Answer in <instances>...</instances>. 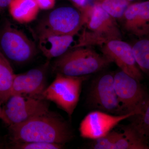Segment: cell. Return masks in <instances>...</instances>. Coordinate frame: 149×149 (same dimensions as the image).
I'll return each instance as SVG.
<instances>
[{"label":"cell","mask_w":149,"mask_h":149,"mask_svg":"<svg viewBox=\"0 0 149 149\" xmlns=\"http://www.w3.org/2000/svg\"><path fill=\"white\" fill-rule=\"evenodd\" d=\"M140 114L133 112L112 115L101 111H94L87 114L80 123V136L85 139L95 140L106 135L123 120Z\"/></svg>","instance_id":"30bf717a"},{"label":"cell","mask_w":149,"mask_h":149,"mask_svg":"<svg viewBox=\"0 0 149 149\" xmlns=\"http://www.w3.org/2000/svg\"><path fill=\"white\" fill-rule=\"evenodd\" d=\"M10 148L15 149H61L63 145L45 142H16L12 143Z\"/></svg>","instance_id":"44dd1931"},{"label":"cell","mask_w":149,"mask_h":149,"mask_svg":"<svg viewBox=\"0 0 149 149\" xmlns=\"http://www.w3.org/2000/svg\"><path fill=\"white\" fill-rule=\"evenodd\" d=\"M11 0H0V11L8 7Z\"/></svg>","instance_id":"d4e9b609"},{"label":"cell","mask_w":149,"mask_h":149,"mask_svg":"<svg viewBox=\"0 0 149 149\" xmlns=\"http://www.w3.org/2000/svg\"><path fill=\"white\" fill-rule=\"evenodd\" d=\"M101 47L102 54L121 70L139 81L143 78L142 71L136 63L132 46L121 40H113Z\"/></svg>","instance_id":"8fae6325"},{"label":"cell","mask_w":149,"mask_h":149,"mask_svg":"<svg viewBox=\"0 0 149 149\" xmlns=\"http://www.w3.org/2000/svg\"><path fill=\"white\" fill-rule=\"evenodd\" d=\"M123 29L139 38L149 32V0L130 3L120 19Z\"/></svg>","instance_id":"4fadbf2b"},{"label":"cell","mask_w":149,"mask_h":149,"mask_svg":"<svg viewBox=\"0 0 149 149\" xmlns=\"http://www.w3.org/2000/svg\"><path fill=\"white\" fill-rule=\"evenodd\" d=\"M113 83L125 113L137 112L141 114L149 103V95L140 81L121 70L114 74Z\"/></svg>","instance_id":"52a82bcc"},{"label":"cell","mask_w":149,"mask_h":149,"mask_svg":"<svg viewBox=\"0 0 149 149\" xmlns=\"http://www.w3.org/2000/svg\"><path fill=\"white\" fill-rule=\"evenodd\" d=\"M40 9L50 10L53 8L55 4V0H36Z\"/></svg>","instance_id":"603a6c76"},{"label":"cell","mask_w":149,"mask_h":149,"mask_svg":"<svg viewBox=\"0 0 149 149\" xmlns=\"http://www.w3.org/2000/svg\"><path fill=\"white\" fill-rule=\"evenodd\" d=\"M147 138L133 124L127 125L120 133L114 149H148Z\"/></svg>","instance_id":"2e32d148"},{"label":"cell","mask_w":149,"mask_h":149,"mask_svg":"<svg viewBox=\"0 0 149 149\" xmlns=\"http://www.w3.org/2000/svg\"><path fill=\"white\" fill-rule=\"evenodd\" d=\"M91 47H80L68 51L54 61V71L67 76L80 77L101 71L111 63L102 54Z\"/></svg>","instance_id":"3957f363"},{"label":"cell","mask_w":149,"mask_h":149,"mask_svg":"<svg viewBox=\"0 0 149 149\" xmlns=\"http://www.w3.org/2000/svg\"><path fill=\"white\" fill-rule=\"evenodd\" d=\"M136 121L133 124L146 138L149 137V103L141 114L135 116Z\"/></svg>","instance_id":"7402d4cb"},{"label":"cell","mask_w":149,"mask_h":149,"mask_svg":"<svg viewBox=\"0 0 149 149\" xmlns=\"http://www.w3.org/2000/svg\"><path fill=\"white\" fill-rule=\"evenodd\" d=\"M77 6L81 9L88 4V0H71Z\"/></svg>","instance_id":"cb8c5ba5"},{"label":"cell","mask_w":149,"mask_h":149,"mask_svg":"<svg viewBox=\"0 0 149 149\" xmlns=\"http://www.w3.org/2000/svg\"><path fill=\"white\" fill-rule=\"evenodd\" d=\"M8 8L13 19L20 23L34 21L40 9L36 0H11Z\"/></svg>","instance_id":"9a60e30c"},{"label":"cell","mask_w":149,"mask_h":149,"mask_svg":"<svg viewBox=\"0 0 149 149\" xmlns=\"http://www.w3.org/2000/svg\"><path fill=\"white\" fill-rule=\"evenodd\" d=\"M130 3L136 2L140 1H145V0H127Z\"/></svg>","instance_id":"484cf974"},{"label":"cell","mask_w":149,"mask_h":149,"mask_svg":"<svg viewBox=\"0 0 149 149\" xmlns=\"http://www.w3.org/2000/svg\"><path fill=\"white\" fill-rule=\"evenodd\" d=\"M83 17L82 31L72 48L101 46L111 40H122L116 19L97 3L80 9Z\"/></svg>","instance_id":"7a4b0ae2"},{"label":"cell","mask_w":149,"mask_h":149,"mask_svg":"<svg viewBox=\"0 0 149 149\" xmlns=\"http://www.w3.org/2000/svg\"><path fill=\"white\" fill-rule=\"evenodd\" d=\"M49 62L21 74H15L11 96L21 95L42 98L45 90L47 74Z\"/></svg>","instance_id":"7c38bea8"},{"label":"cell","mask_w":149,"mask_h":149,"mask_svg":"<svg viewBox=\"0 0 149 149\" xmlns=\"http://www.w3.org/2000/svg\"><path fill=\"white\" fill-rule=\"evenodd\" d=\"M120 133L111 131L105 136L94 140L91 148L94 149H114L115 146L120 136Z\"/></svg>","instance_id":"ffe728a7"},{"label":"cell","mask_w":149,"mask_h":149,"mask_svg":"<svg viewBox=\"0 0 149 149\" xmlns=\"http://www.w3.org/2000/svg\"><path fill=\"white\" fill-rule=\"evenodd\" d=\"M85 76L72 77L56 73L55 80L46 88L42 98L53 102L70 117L76 108Z\"/></svg>","instance_id":"277c9868"},{"label":"cell","mask_w":149,"mask_h":149,"mask_svg":"<svg viewBox=\"0 0 149 149\" xmlns=\"http://www.w3.org/2000/svg\"><path fill=\"white\" fill-rule=\"evenodd\" d=\"M74 36L48 32L38 33L39 49L49 59L58 58L69 50L74 42Z\"/></svg>","instance_id":"5bb4252c"},{"label":"cell","mask_w":149,"mask_h":149,"mask_svg":"<svg viewBox=\"0 0 149 149\" xmlns=\"http://www.w3.org/2000/svg\"><path fill=\"white\" fill-rule=\"evenodd\" d=\"M0 50L10 61L23 64L37 54L35 43L21 30L10 24L0 32Z\"/></svg>","instance_id":"8992f818"},{"label":"cell","mask_w":149,"mask_h":149,"mask_svg":"<svg viewBox=\"0 0 149 149\" xmlns=\"http://www.w3.org/2000/svg\"><path fill=\"white\" fill-rule=\"evenodd\" d=\"M83 17L81 11L74 8L63 6L54 10L38 26V33H54L75 36L82 29Z\"/></svg>","instance_id":"ba28073f"},{"label":"cell","mask_w":149,"mask_h":149,"mask_svg":"<svg viewBox=\"0 0 149 149\" xmlns=\"http://www.w3.org/2000/svg\"><path fill=\"white\" fill-rule=\"evenodd\" d=\"M9 132L12 143L39 142L64 145L72 138L67 123L50 111L22 123L9 125Z\"/></svg>","instance_id":"6da1fadb"},{"label":"cell","mask_w":149,"mask_h":149,"mask_svg":"<svg viewBox=\"0 0 149 149\" xmlns=\"http://www.w3.org/2000/svg\"><path fill=\"white\" fill-rule=\"evenodd\" d=\"M138 38L132 46L133 54L141 71L149 76V32Z\"/></svg>","instance_id":"ac0fdd59"},{"label":"cell","mask_w":149,"mask_h":149,"mask_svg":"<svg viewBox=\"0 0 149 149\" xmlns=\"http://www.w3.org/2000/svg\"><path fill=\"white\" fill-rule=\"evenodd\" d=\"M96 2L116 19L121 18L131 3L127 0H96Z\"/></svg>","instance_id":"d6986e66"},{"label":"cell","mask_w":149,"mask_h":149,"mask_svg":"<svg viewBox=\"0 0 149 149\" xmlns=\"http://www.w3.org/2000/svg\"><path fill=\"white\" fill-rule=\"evenodd\" d=\"M48 101L42 98L11 96L3 107L0 119L8 125L25 122L49 111Z\"/></svg>","instance_id":"5b68a950"},{"label":"cell","mask_w":149,"mask_h":149,"mask_svg":"<svg viewBox=\"0 0 149 149\" xmlns=\"http://www.w3.org/2000/svg\"><path fill=\"white\" fill-rule=\"evenodd\" d=\"M10 62L0 50V102L4 104L11 96L15 76Z\"/></svg>","instance_id":"e0dca14e"},{"label":"cell","mask_w":149,"mask_h":149,"mask_svg":"<svg viewBox=\"0 0 149 149\" xmlns=\"http://www.w3.org/2000/svg\"><path fill=\"white\" fill-rule=\"evenodd\" d=\"M1 103L0 102V117H1V115L2 113V108L1 107Z\"/></svg>","instance_id":"4316f807"},{"label":"cell","mask_w":149,"mask_h":149,"mask_svg":"<svg viewBox=\"0 0 149 149\" xmlns=\"http://www.w3.org/2000/svg\"><path fill=\"white\" fill-rule=\"evenodd\" d=\"M113 75L102 74L93 81L89 95V102L99 111L113 114H125L116 93Z\"/></svg>","instance_id":"9c48e42d"}]
</instances>
